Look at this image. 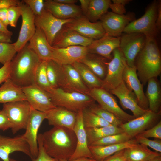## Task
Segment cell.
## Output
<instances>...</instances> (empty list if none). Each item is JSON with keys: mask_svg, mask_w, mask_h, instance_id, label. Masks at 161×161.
Masks as SVG:
<instances>
[{"mask_svg": "<svg viewBox=\"0 0 161 161\" xmlns=\"http://www.w3.org/2000/svg\"><path fill=\"white\" fill-rule=\"evenodd\" d=\"M42 134L43 143L46 152L58 160H69L74 154L77 138L73 130L53 127Z\"/></svg>", "mask_w": 161, "mask_h": 161, "instance_id": "6da1fadb", "label": "cell"}, {"mask_svg": "<svg viewBox=\"0 0 161 161\" xmlns=\"http://www.w3.org/2000/svg\"><path fill=\"white\" fill-rule=\"evenodd\" d=\"M41 61L28 43L10 62V78L21 88L34 84L35 72Z\"/></svg>", "mask_w": 161, "mask_h": 161, "instance_id": "7a4b0ae2", "label": "cell"}, {"mask_svg": "<svg viewBox=\"0 0 161 161\" xmlns=\"http://www.w3.org/2000/svg\"><path fill=\"white\" fill-rule=\"evenodd\" d=\"M145 45L137 56L134 66L138 78L145 85L161 72V56L155 37H146Z\"/></svg>", "mask_w": 161, "mask_h": 161, "instance_id": "3957f363", "label": "cell"}, {"mask_svg": "<svg viewBox=\"0 0 161 161\" xmlns=\"http://www.w3.org/2000/svg\"><path fill=\"white\" fill-rule=\"evenodd\" d=\"M46 92L55 106L76 113L88 108L95 103V101L88 95L67 91L59 87L52 88Z\"/></svg>", "mask_w": 161, "mask_h": 161, "instance_id": "277c9868", "label": "cell"}, {"mask_svg": "<svg viewBox=\"0 0 161 161\" xmlns=\"http://www.w3.org/2000/svg\"><path fill=\"white\" fill-rule=\"evenodd\" d=\"M32 108L26 100L4 104L2 110L5 113L11 124L13 134L25 129L28 123Z\"/></svg>", "mask_w": 161, "mask_h": 161, "instance_id": "5b68a950", "label": "cell"}, {"mask_svg": "<svg viewBox=\"0 0 161 161\" xmlns=\"http://www.w3.org/2000/svg\"><path fill=\"white\" fill-rule=\"evenodd\" d=\"M158 2H153L147 9L144 14L140 18L129 23L124 29L125 33H137L146 37H155L158 30L156 25Z\"/></svg>", "mask_w": 161, "mask_h": 161, "instance_id": "8992f818", "label": "cell"}, {"mask_svg": "<svg viewBox=\"0 0 161 161\" xmlns=\"http://www.w3.org/2000/svg\"><path fill=\"white\" fill-rule=\"evenodd\" d=\"M87 95L97 102L101 108L113 114L123 123L135 118L124 111L118 105L112 94L102 88L89 89Z\"/></svg>", "mask_w": 161, "mask_h": 161, "instance_id": "52a82bcc", "label": "cell"}, {"mask_svg": "<svg viewBox=\"0 0 161 161\" xmlns=\"http://www.w3.org/2000/svg\"><path fill=\"white\" fill-rule=\"evenodd\" d=\"M112 53V58L107 63V72L102 81L101 87L109 92L117 87L123 81V74L126 62L119 47L114 49Z\"/></svg>", "mask_w": 161, "mask_h": 161, "instance_id": "ba28073f", "label": "cell"}, {"mask_svg": "<svg viewBox=\"0 0 161 161\" xmlns=\"http://www.w3.org/2000/svg\"><path fill=\"white\" fill-rule=\"evenodd\" d=\"M146 40V36L142 33H124L121 35L119 48L129 66H134L135 59L144 46Z\"/></svg>", "mask_w": 161, "mask_h": 161, "instance_id": "9c48e42d", "label": "cell"}, {"mask_svg": "<svg viewBox=\"0 0 161 161\" xmlns=\"http://www.w3.org/2000/svg\"><path fill=\"white\" fill-rule=\"evenodd\" d=\"M73 19H58L44 9L40 15L35 16V22L36 27L42 30L52 46L56 36L63 26Z\"/></svg>", "mask_w": 161, "mask_h": 161, "instance_id": "30bf717a", "label": "cell"}, {"mask_svg": "<svg viewBox=\"0 0 161 161\" xmlns=\"http://www.w3.org/2000/svg\"><path fill=\"white\" fill-rule=\"evenodd\" d=\"M46 119V113L32 108L29 120L24 133L21 135L27 143L31 159L37 157L38 154V132L43 120Z\"/></svg>", "mask_w": 161, "mask_h": 161, "instance_id": "8fae6325", "label": "cell"}, {"mask_svg": "<svg viewBox=\"0 0 161 161\" xmlns=\"http://www.w3.org/2000/svg\"><path fill=\"white\" fill-rule=\"evenodd\" d=\"M161 112L156 113L148 110L145 113L120 126L132 138L142 131L154 126L161 120Z\"/></svg>", "mask_w": 161, "mask_h": 161, "instance_id": "7c38bea8", "label": "cell"}, {"mask_svg": "<svg viewBox=\"0 0 161 161\" xmlns=\"http://www.w3.org/2000/svg\"><path fill=\"white\" fill-rule=\"evenodd\" d=\"M59 86L67 91L87 95L89 90L78 71L71 65H61Z\"/></svg>", "mask_w": 161, "mask_h": 161, "instance_id": "4fadbf2b", "label": "cell"}, {"mask_svg": "<svg viewBox=\"0 0 161 161\" xmlns=\"http://www.w3.org/2000/svg\"><path fill=\"white\" fill-rule=\"evenodd\" d=\"M19 5L21 9V25L17 40L14 43L17 52L27 44L34 35L36 29L33 13L22 1Z\"/></svg>", "mask_w": 161, "mask_h": 161, "instance_id": "5bb4252c", "label": "cell"}, {"mask_svg": "<svg viewBox=\"0 0 161 161\" xmlns=\"http://www.w3.org/2000/svg\"><path fill=\"white\" fill-rule=\"evenodd\" d=\"M64 26L86 38L93 40L99 39L106 34L100 21L92 22L83 15L74 18Z\"/></svg>", "mask_w": 161, "mask_h": 161, "instance_id": "9a60e30c", "label": "cell"}, {"mask_svg": "<svg viewBox=\"0 0 161 161\" xmlns=\"http://www.w3.org/2000/svg\"><path fill=\"white\" fill-rule=\"evenodd\" d=\"M131 13L118 15L108 12L100 18V21L106 33L114 37H120L126 26L134 20Z\"/></svg>", "mask_w": 161, "mask_h": 161, "instance_id": "2e32d148", "label": "cell"}, {"mask_svg": "<svg viewBox=\"0 0 161 161\" xmlns=\"http://www.w3.org/2000/svg\"><path fill=\"white\" fill-rule=\"evenodd\" d=\"M21 88L32 109L46 112L56 107L47 92L35 84Z\"/></svg>", "mask_w": 161, "mask_h": 161, "instance_id": "e0dca14e", "label": "cell"}, {"mask_svg": "<svg viewBox=\"0 0 161 161\" xmlns=\"http://www.w3.org/2000/svg\"><path fill=\"white\" fill-rule=\"evenodd\" d=\"M123 79L128 88L135 94L140 107L144 110H148V103L143 91V86L138 78L135 66L130 67L126 62Z\"/></svg>", "mask_w": 161, "mask_h": 161, "instance_id": "ac0fdd59", "label": "cell"}, {"mask_svg": "<svg viewBox=\"0 0 161 161\" xmlns=\"http://www.w3.org/2000/svg\"><path fill=\"white\" fill-rule=\"evenodd\" d=\"M109 92L116 96L122 107L125 109L130 110L135 118L143 115L148 110H144L140 107L135 94L128 88L123 80Z\"/></svg>", "mask_w": 161, "mask_h": 161, "instance_id": "d6986e66", "label": "cell"}, {"mask_svg": "<svg viewBox=\"0 0 161 161\" xmlns=\"http://www.w3.org/2000/svg\"><path fill=\"white\" fill-rule=\"evenodd\" d=\"M52 60L61 65H72L89 53L87 47L74 46L63 48L53 47Z\"/></svg>", "mask_w": 161, "mask_h": 161, "instance_id": "ffe728a7", "label": "cell"}, {"mask_svg": "<svg viewBox=\"0 0 161 161\" xmlns=\"http://www.w3.org/2000/svg\"><path fill=\"white\" fill-rule=\"evenodd\" d=\"M93 39L86 38L64 25L56 36L52 47L63 48L74 46L87 47Z\"/></svg>", "mask_w": 161, "mask_h": 161, "instance_id": "44dd1931", "label": "cell"}, {"mask_svg": "<svg viewBox=\"0 0 161 161\" xmlns=\"http://www.w3.org/2000/svg\"><path fill=\"white\" fill-rule=\"evenodd\" d=\"M82 111L77 113L73 129L77 138L76 146L74 154L69 160L83 157L93 159L88 145L86 132L83 124Z\"/></svg>", "mask_w": 161, "mask_h": 161, "instance_id": "7402d4cb", "label": "cell"}, {"mask_svg": "<svg viewBox=\"0 0 161 161\" xmlns=\"http://www.w3.org/2000/svg\"><path fill=\"white\" fill-rule=\"evenodd\" d=\"M15 151L23 153L31 158L29 145L21 135L12 138L0 135V158L10 161V154Z\"/></svg>", "mask_w": 161, "mask_h": 161, "instance_id": "603a6c76", "label": "cell"}, {"mask_svg": "<svg viewBox=\"0 0 161 161\" xmlns=\"http://www.w3.org/2000/svg\"><path fill=\"white\" fill-rule=\"evenodd\" d=\"M46 119L49 124L53 127H61L73 130L75 127L77 113L58 106L46 112Z\"/></svg>", "mask_w": 161, "mask_h": 161, "instance_id": "cb8c5ba5", "label": "cell"}, {"mask_svg": "<svg viewBox=\"0 0 161 161\" xmlns=\"http://www.w3.org/2000/svg\"><path fill=\"white\" fill-rule=\"evenodd\" d=\"M120 37H114L106 34L102 37L93 40L87 47L88 53L100 55L110 60L113 51L119 47Z\"/></svg>", "mask_w": 161, "mask_h": 161, "instance_id": "d4e9b609", "label": "cell"}, {"mask_svg": "<svg viewBox=\"0 0 161 161\" xmlns=\"http://www.w3.org/2000/svg\"><path fill=\"white\" fill-rule=\"evenodd\" d=\"M44 9L61 19L75 18L83 15L80 6L75 4H63L54 0L44 1Z\"/></svg>", "mask_w": 161, "mask_h": 161, "instance_id": "484cf974", "label": "cell"}, {"mask_svg": "<svg viewBox=\"0 0 161 161\" xmlns=\"http://www.w3.org/2000/svg\"><path fill=\"white\" fill-rule=\"evenodd\" d=\"M29 42V47L41 61L52 60V47L40 28L36 27L35 32Z\"/></svg>", "mask_w": 161, "mask_h": 161, "instance_id": "4316f807", "label": "cell"}, {"mask_svg": "<svg viewBox=\"0 0 161 161\" xmlns=\"http://www.w3.org/2000/svg\"><path fill=\"white\" fill-rule=\"evenodd\" d=\"M138 144L134 138L121 143L102 146H89V148L94 159L96 161H103L118 151L135 146Z\"/></svg>", "mask_w": 161, "mask_h": 161, "instance_id": "83f0119b", "label": "cell"}, {"mask_svg": "<svg viewBox=\"0 0 161 161\" xmlns=\"http://www.w3.org/2000/svg\"><path fill=\"white\" fill-rule=\"evenodd\" d=\"M26 100L22 88L8 79L0 87V103L3 104L16 101Z\"/></svg>", "mask_w": 161, "mask_h": 161, "instance_id": "f1b7e54d", "label": "cell"}, {"mask_svg": "<svg viewBox=\"0 0 161 161\" xmlns=\"http://www.w3.org/2000/svg\"><path fill=\"white\" fill-rule=\"evenodd\" d=\"M145 94L148 100L149 109L156 113L161 112V88L157 78L150 79L147 82Z\"/></svg>", "mask_w": 161, "mask_h": 161, "instance_id": "f546056e", "label": "cell"}, {"mask_svg": "<svg viewBox=\"0 0 161 161\" xmlns=\"http://www.w3.org/2000/svg\"><path fill=\"white\" fill-rule=\"evenodd\" d=\"M107 59L98 55L88 53L79 61L86 65L98 78L103 80L107 70Z\"/></svg>", "mask_w": 161, "mask_h": 161, "instance_id": "4dcf8cb0", "label": "cell"}, {"mask_svg": "<svg viewBox=\"0 0 161 161\" xmlns=\"http://www.w3.org/2000/svg\"><path fill=\"white\" fill-rule=\"evenodd\" d=\"M151 150L148 147L138 143L137 145L124 149V155L126 161H145L161 154Z\"/></svg>", "mask_w": 161, "mask_h": 161, "instance_id": "1f68e13d", "label": "cell"}, {"mask_svg": "<svg viewBox=\"0 0 161 161\" xmlns=\"http://www.w3.org/2000/svg\"><path fill=\"white\" fill-rule=\"evenodd\" d=\"M88 146L93 143L109 135L124 132L120 127L113 125L99 128H85Z\"/></svg>", "mask_w": 161, "mask_h": 161, "instance_id": "d6a6232c", "label": "cell"}, {"mask_svg": "<svg viewBox=\"0 0 161 161\" xmlns=\"http://www.w3.org/2000/svg\"><path fill=\"white\" fill-rule=\"evenodd\" d=\"M71 65L78 71L83 83L89 89L101 87L102 80L86 65L79 62H75Z\"/></svg>", "mask_w": 161, "mask_h": 161, "instance_id": "836d02e7", "label": "cell"}, {"mask_svg": "<svg viewBox=\"0 0 161 161\" xmlns=\"http://www.w3.org/2000/svg\"><path fill=\"white\" fill-rule=\"evenodd\" d=\"M111 3L110 0H90L88 10L85 16L90 21L96 22L108 12Z\"/></svg>", "mask_w": 161, "mask_h": 161, "instance_id": "e575fe53", "label": "cell"}, {"mask_svg": "<svg viewBox=\"0 0 161 161\" xmlns=\"http://www.w3.org/2000/svg\"><path fill=\"white\" fill-rule=\"evenodd\" d=\"M82 113L85 128H99L112 125L91 111L88 108L83 110Z\"/></svg>", "mask_w": 161, "mask_h": 161, "instance_id": "d590c367", "label": "cell"}, {"mask_svg": "<svg viewBox=\"0 0 161 161\" xmlns=\"http://www.w3.org/2000/svg\"><path fill=\"white\" fill-rule=\"evenodd\" d=\"M47 62L41 61L36 70L35 84L46 92L52 88L48 80L46 72Z\"/></svg>", "mask_w": 161, "mask_h": 161, "instance_id": "8d00e7d4", "label": "cell"}, {"mask_svg": "<svg viewBox=\"0 0 161 161\" xmlns=\"http://www.w3.org/2000/svg\"><path fill=\"white\" fill-rule=\"evenodd\" d=\"M92 112L99 116L112 125L120 127L123 123L113 114L94 103L88 108Z\"/></svg>", "mask_w": 161, "mask_h": 161, "instance_id": "74e56055", "label": "cell"}, {"mask_svg": "<svg viewBox=\"0 0 161 161\" xmlns=\"http://www.w3.org/2000/svg\"><path fill=\"white\" fill-rule=\"evenodd\" d=\"M46 62V72L49 82L52 88H58L61 65L52 60Z\"/></svg>", "mask_w": 161, "mask_h": 161, "instance_id": "f35d334b", "label": "cell"}, {"mask_svg": "<svg viewBox=\"0 0 161 161\" xmlns=\"http://www.w3.org/2000/svg\"><path fill=\"white\" fill-rule=\"evenodd\" d=\"M132 138L124 132L106 136L93 143L89 146H102L118 144L127 142Z\"/></svg>", "mask_w": 161, "mask_h": 161, "instance_id": "ab89813d", "label": "cell"}, {"mask_svg": "<svg viewBox=\"0 0 161 161\" xmlns=\"http://www.w3.org/2000/svg\"><path fill=\"white\" fill-rule=\"evenodd\" d=\"M17 52L14 43L0 42V63L10 62Z\"/></svg>", "mask_w": 161, "mask_h": 161, "instance_id": "60d3db41", "label": "cell"}, {"mask_svg": "<svg viewBox=\"0 0 161 161\" xmlns=\"http://www.w3.org/2000/svg\"><path fill=\"white\" fill-rule=\"evenodd\" d=\"M19 4L7 8V18L8 24L13 27H16L18 21L21 16V9Z\"/></svg>", "mask_w": 161, "mask_h": 161, "instance_id": "b9f144b4", "label": "cell"}, {"mask_svg": "<svg viewBox=\"0 0 161 161\" xmlns=\"http://www.w3.org/2000/svg\"><path fill=\"white\" fill-rule=\"evenodd\" d=\"M38 154L36 157L31 159L32 161H59L49 156L45 151L43 145L42 134L38 135Z\"/></svg>", "mask_w": 161, "mask_h": 161, "instance_id": "7bdbcfd3", "label": "cell"}, {"mask_svg": "<svg viewBox=\"0 0 161 161\" xmlns=\"http://www.w3.org/2000/svg\"><path fill=\"white\" fill-rule=\"evenodd\" d=\"M137 142L140 144L149 147L155 151L161 152V140L155 139L151 140L139 135L136 136L134 137Z\"/></svg>", "mask_w": 161, "mask_h": 161, "instance_id": "ee69618b", "label": "cell"}, {"mask_svg": "<svg viewBox=\"0 0 161 161\" xmlns=\"http://www.w3.org/2000/svg\"><path fill=\"white\" fill-rule=\"evenodd\" d=\"M22 1L29 7L35 16L40 15L44 9L43 0H23Z\"/></svg>", "mask_w": 161, "mask_h": 161, "instance_id": "f6af8a7d", "label": "cell"}, {"mask_svg": "<svg viewBox=\"0 0 161 161\" xmlns=\"http://www.w3.org/2000/svg\"><path fill=\"white\" fill-rule=\"evenodd\" d=\"M137 135L147 138L161 139V121L151 128L143 131Z\"/></svg>", "mask_w": 161, "mask_h": 161, "instance_id": "bcb514c9", "label": "cell"}, {"mask_svg": "<svg viewBox=\"0 0 161 161\" xmlns=\"http://www.w3.org/2000/svg\"><path fill=\"white\" fill-rule=\"evenodd\" d=\"M10 62L6 63L0 68V84L10 78Z\"/></svg>", "mask_w": 161, "mask_h": 161, "instance_id": "7dc6e473", "label": "cell"}, {"mask_svg": "<svg viewBox=\"0 0 161 161\" xmlns=\"http://www.w3.org/2000/svg\"><path fill=\"white\" fill-rule=\"evenodd\" d=\"M10 122L5 113L0 110V129L3 131L11 128Z\"/></svg>", "mask_w": 161, "mask_h": 161, "instance_id": "c3c4849f", "label": "cell"}, {"mask_svg": "<svg viewBox=\"0 0 161 161\" xmlns=\"http://www.w3.org/2000/svg\"><path fill=\"white\" fill-rule=\"evenodd\" d=\"M124 149L118 151L106 157L103 161H126L124 155Z\"/></svg>", "mask_w": 161, "mask_h": 161, "instance_id": "681fc988", "label": "cell"}, {"mask_svg": "<svg viewBox=\"0 0 161 161\" xmlns=\"http://www.w3.org/2000/svg\"><path fill=\"white\" fill-rule=\"evenodd\" d=\"M124 5L114 3L110 4L109 8L112 10V12L118 14L124 15L126 13V10Z\"/></svg>", "mask_w": 161, "mask_h": 161, "instance_id": "f907efd6", "label": "cell"}, {"mask_svg": "<svg viewBox=\"0 0 161 161\" xmlns=\"http://www.w3.org/2000/svg\"><path fill=\"white\" fill-rule=\"evenodd\" d=\"M21 2V1L19 0H0V9L17 5H19Z\"/></svg>", "mask_w": 161, "mask_h": 161, "instance_id": "816d5d0a", "label": "cell"}, {"mask_svg": "<svg viewBox=\"0 0 161 161\" xmlns=\"http://www.w3.org/2000/svg\"><path fill=\"white\" fill-rule=\"evenodd\" d=\"M7 8L0 9V22L4 25L7 27L9 25L7 18Z\"/></svg>", "mask_w": 161, "mask_h": 161, "instance_id": "f5cc1de1", "label": "cell"}, {"mask_svg": "<svg viewBox=\"0 0 161 161\" xmlns=\"http://www.w3.org/2000/svg\"><path fill=\"white\" fill-rule=\"evenodd\" d=\"M156 25L157 30H160L161 27V1L158 3L157 12L156 22Z\"/></svg>", "mask_w": 161, "mask_h": 161, "instance_id": "db71d44e", "label": "cell"}, {"mask_svg": "<svg viewBox=\"0 0 161 161\" xmlns=\"http://www.w3.org/2000/svg\"><path fill=\"white\" fill-rule=\"evenodd\" d=\"M79 1L83 14L85 16L88 10L90 0H80Z\"/></svg>", "mask_w": 161, "mask_h": 161, "instance_id": "11a10c76", "label": "cell"}, {"mask_svg": "<svg viewBox=\"0 0 161 161\" xmlns=\"http://www.w3.org/2000/svg\"><path fill=\"white\" fill-rule=\"evenodd\" d=\"M11 36L0 31V42L11 43Z\"/></svg>", "mask_w": 161, "mask_h": 161, "instance_id": "9f6ffc18", "label": "cell"}, {"mask_svg": "<svg viewBox=\"0 0 161 161\" xmlns=\"http://www.w3.org/2000/svg\"><path fill=\"white\" fill-rule=\"evenodd\" d=\"M0 31L4 32L11 36L13 34L12 32L9 30L8 29L7 27L4 25L0 22Z\"/></svg>", "mask_w": 161, "mask_h": 161, "instance_id": "6f0895ef", "label": "cell"}, {"mask_svg": "<svg viewBox=\"0 0 161 161\" xmlns=\"http://www.w3.org/2000/svg\"><path fill=\"white\" fill-rule=\"evenodd\" d=\"M55 1L66 4H73L78 1L77 0H54Z\"/></svg>", "mask_w": 161, "mask_h": 161, "instance_id": "680465c9", "label": "cell"}, {"mask_svg": "<svg viewBox=\"0 0 161 161\" xmlns=\"http://www.w3.org/2000/svg\"><path fill=\"white\" fill-rule=\"evenodd\" d=\"M59 161H96V160L93 159L83 157L72 160H60Z\"/></svg>", "mask_w": 161, "mask_h": 161, "instance_id": "91938a15", "label": "cell"}, {"mask_svg": "<svg viewBox=\"0 0 161 161\" xmlns=\"http://www.w3.org/2000/svg\"><path fill=\"white\" fill-rule=\"evenodd\" d=\"M112 1L113 3L120 4L125 6L131 1L129 0H112Z\"/></svg>", "mask_w": 161, "mask_h": 161, "instance_id": "94428289", "label": "cell"}, {"mask_svg": "<svg viewBox=\"0 0 161 161\" xmlns=\"http://www.w3.org/2000/svg\"><path fill=\"white\" fill-rule=\"evenodd\" d=\"M145 161H161V154L155 156Z\"/></svg>", "mask_w": 161, "mask_h": 161, "instance_id": "6125c7cd", "label": "cell"}, {"mask_svg": "<svg viewBox=\"0 0 161 161\" xmlns=\"http://www.w3.org/2000/svg\"><path fill=\"white\" fill-rule=\"evenodd\" d=\"M10 161H18L13 159L10 158Z\"/></svg>", "mask_w": 161, "mask_h": 161, "instance_id": "be15d7a7", "label": "cell"}]
</instances>
